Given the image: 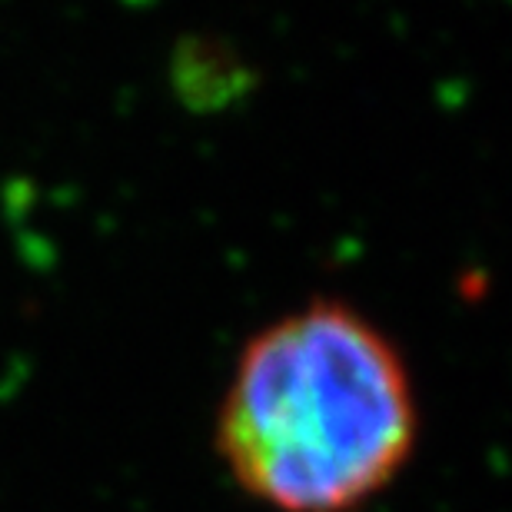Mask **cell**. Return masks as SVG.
<instances>
[{
  "label": "cell",
  "instance_id": "6da1fadb",
  "mask_svg": "<svg viewBox=\"0 0 512 512\" xmlns=\"http://www.w3.org/2000/svg\"><path fill=\"white\" fill-rule=\"evenodd\" d=\"M413 443L416 399L396 346L333 300L256 333L220 409L227 469L276 512L360 509Z\"/></svg>",
  "mask_w": 512,
  "mask_h": 512
}]
</instances>
